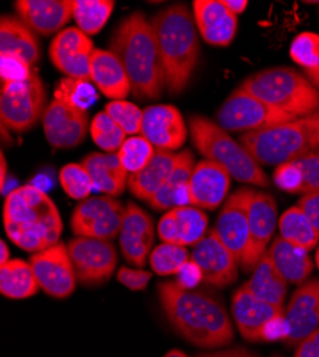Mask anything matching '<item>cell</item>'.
I'll return each instance as SVG.
<instances>
[{
  "label": "cell",
  "mask_w": 319,
  "mask_h": 357,
  "mask_svg": "<svg viewBox=\"0 0 319 357\" xmlns=\"http://www.w3.org/2000/svg\"><path fill=\"white\" fill-rule=\"evenodd\" d=\"M158 294L168 321L191 344L216 349L234 342V324L225 305L214 293L188 289L177 280H169L159 283Z\"/></svg>",
  "instance_id": "6da1fadb"
},
{
  "label": "cell",
  "mask_w": 319,
  "mask_h": 357,
  "mask_svg": "<svg viewBox=\"0 0 319 357\" xmlns=\"http://www.w3.org/2000/svg\"><path fill=\"white\" fill-rule=\"evenodd\" d=\"M110 52L122 62L136 98L162 96L166 86L165 69L151 20L139 12L124 19L110 39Z\"/></svg>",
  "instance_id": "7a4b0ae2"
},
{
  "label": "cell",
  "mask_w": 319,
  "mask_h": 357,
  "mask_svg": "<svg viewBox=\"0 0 319 357\" xmlns=\"http://www.w3.org/2000/svg\"><path fill=\"white\" fill-rule=\"evenodd\" d=\"M3 223L9 239L32 253L59 243L64 230L56 204L35 186H22L8 195Z\"/></svg>",
  "instance_id": "3957f363"
},
{
  "label": "cell",
  "mask_w": 319,
  "mask_h": 357,
  "mask_svg": "<svg viewBox=\"0 0 319 357\" xmlns=\"http://www.w3.org/2000/svg\"><path fill=\"white\" fill-rule=\"evenodd\" d=\"M170 95L182 93L199 62V38L195 19L185 5L165 8L151 19Z\"/></svg>",
  "instance_id": "277c9868"
},
{
  "label": "cell",
  "mask_w": 319,
  "mask_h": 357,
  "mask_svg": "<svg viewBox=\"0 0 319 357\" xmlns=\"http://www.w3.org/2000/svg\"><path fill=\"white\" fill-rule=\"evenodd\" d=\"M239 143L260 166L295 162L319 151V112L265 130L244 133Z\"/></svg>",
  "instance_id": "5b68a950"
},
{
  "label": "cell",
  "mask_w": 319,
  "mask_h": 357,
  "mask_svg": "<svg viewBox=\"0 0 319 357\" xmlns=\"http://www.w3.org/2000/svg\"><path fill=\"white\" fill-rule=\"evenodd\" d=\"M189 130L196 151L207 160L223 167L230 177L256 188L269 186V178L264 169L219 125L208 117L192 116Z\"/></svg>",
  "instance_id": "8992f818"
},
{
  "label": "cell",
  "mask_w": 319,
  "mask_h": 357,
  "mask_svg": "<svg viewBox=\"0 0 319 357\" xmlns=\"http://www.w3.org/2000/svg\"><path fill=\"white\" fill-rule=\"evenodd\" d=\"M239 87L295 117L319 112V91L304 73L292 68L278 66L259 70L242 80Z\"/></svg>",
  "instance_id": "52a82bcc"
},
{
  "label": "cell",
  "mask_w": 319,
  "mask_h": 357,
  "mask_svg": "<svg viewBox=\"0 0 319 357\" xmlns=\"http://www.w3.org/2000/svg\"><path fill=\"white\" fill-rule=\"evenodd\" d=\"M297 119L274 106L259 100L238 87L222 103L216 113L218 125L226 132L253 133Z\"/></svg>",
  "instance_id": "ba28073f"
},
{
  "label": "cell",
  "mask_w": 319,
  "mask_h": 357,
  "mask_svg": "<svg viewBox=\"0 0 319 357\" xmlns=\"http://www.w3.org/2000/svg\"><path fill=\"white\" fill-rule=\"evenodd\" d=\"M45 84L36 73L26 80L2 83L0 116L3 128L15 133L31 130L45 113Z\"/></svg>",
  "instance_id": "9c48e42d"
},
{
  "label": "cell",
  "mask_w": 319,
  "mask_h": 357,
  "mask_svg": "<svg viewBox=\"0 0 319 357\" xmlns=\"http://www.w3.org/2000/svg\"><path fill=\"white\" fill-rule=\"evenodd\" d=\"M126 207L112 196H91L82 200L71 218L77 237L112 241L121 233Z\"/></svg>",
  "instance_id": "30bf717a"
},
{
  "label": "cell",
  "mask_w": 319,
  "mask_h": 357,
  "mask_svg": "<svg viewBox=\"0 0 319 357\" xmlns=\"http://www.w3.org/2000/svg\"><path fill=\"white\" fill-rule=\"evenodd\" d=\"M76 280L84 286H98L109 280L118 264V252L110 241L76 237L68 243Z\"/></svg>",
  "instance_id": "8fae6325"
},
{
  "label": "cell",
  "mask_w": 319,
  "mask_h": 357,
  "mask_svg": "<svg viewBox=\"0 0 319 357\" xmlns=\"http://www.w3.org/2000/svg\"><path fill=\"white\" fill-rule=\"evenodd\" d=\"M256 190L251 188H242L232 193L216 219L214 230L216 231L221 242L239 261L246 252L249 241V211Z\"/></svg>",
  "instance_id": "7c38bea8"
},
{
  "label": "cell",
  "mask_w": 319,
  "mask_h": 357,
  "mask_svg": "<svg viewBox=\"0 0 319 357\" xmlns=\"http://www.w3.org/2000/svg\"><path fill=\"white\" fill-rule=\"evenodd\" d=\"M32 269L40 289L54 299H66L76 287V275L68 245L56 243L31 256Z\"/></svg>",
  "instance_id": "4fadbf2b"
},
{
  "label": "cell",
  "mask_w": 319,
  "mask_h": 357,
  "mask_svg": "<svg viewBox=\"0 0 319 357\" xmlns=\"http://www.w3.org/2000/svg\"><path fill=\"white\" fill-rule=\"evenodd\" d=\"M94 42L77 27H66L50 43L49 56L57 70L66 77L91 80Z\"/></svg>",
  "instance_id": "5bb4252c"
},
{
  "label": "cell",
  "mask_w": 319,
  "mask_h": 357,
  "mask_svg": "<svg viewBox=\"0 0 319 357\" xmlns=\"http://www.w3.org/2000/svg\"><path fill=\"white\" fill-rule=\"evenodd\" d=\"M278 223V204L275 199L265 192H256L249 211V241L246 252L241 260L245 273L252 272L259 260L268 252Z\"/></svg>",
  "instance_id": "9a60e30c"
},
{
  "label": "cell",
  "mask_w": 319,
  "mask_h": 357,
  "mask_svg": "<svg viewBox=\"0 0 319 357\" xmlns=\"http://www.w3.org/2000/svg\"><path fill=\"white\" fill-rule=\"evenodd\" d=\"M191 257L199 267L202 280L214 287H226L238 279L239 261L221 242L214 229L193 246Z\"/></svg>",
  "instance_id": "2e32d148"
},
{
  "label": "cell",
  "mask_w": 319,
  "mask_h": 357,
  "mask_svg": "<svg viewBox=\"0 0 319 357\" xmlns=\"http://www.w3.org/2000/svg\"><path fill=\"white\" fill-rule=\"evenodd\" d=\"M288 335L282 340L288 349L297 347L319 327V279L302 283L291 296L285 309Z\"/></svg>",
  "instance_id": "e0dca14e"
},
{
  "label": "cell",
  "mask_w": 319,
  "mask_h": 357,
  "mask_svg": "<svg viewBox=\"0 0 319 357\" xmlns=\"http://www.w3.org/2000/svg\"><path fill=\"white\" fill-rule=\"evenodd\" d=\"M89 129V119L84 110L68 102L53 98L43 113V130L53 147L71 149L83 142Z\"/></svg>",
  "instance_id": "ac0fdd59"
},
{
  "label": "cell",
  "mask_w": 319,
  "mask_h": 357,
  "mask_svg": "<svg viewBox=\"0 0 319 357\" xmlns=\"http://www.w3.org/2000/svg\"><path fill=\"white\" fill-rule=\"evenodd\" d=\"M285 314V307L272 306L255 297L246 284H242L232 296V316L239 335L248 342L265 340L267 327Z\"/></svg>",
  "instance_id": "d6986e66"
},
{
  "label": "cell",
  "mask_w": 319,
  "mask_h": 357,
  "mask_svg": "<svg viewBox=\"0 0 319 357\" xmlns=\"http://www.w3.org/2000/svg\"><path fill=\"white\" fill-rule=\"evenodd\" d=\"M140 135L155 149L173 152L184 146L188 129L181 112L175 106L156 105L143 110Z\"/></svg>",
  "instance_id": "ffe728a7"
},
{
  "label": "cell",
  "mask_w": 319,
  "mask_h": 357,
  "mask_svg": "<svg viewBox=\"0 0 319 357\" xmlns=\"http://www.w3.org/2000/svg\"><path fill=\"white\" fill-rule=\"evenodd\" d=\"M119 234L125 259L136 267H143L155 242V226L151 215L135 203H128Z\"/></svg>",
  "instance_id": "44dd1931"
},
{
  "label": "cell",
  "mask_w": 319,
  "mask_h": 357,
  "mask_svg": "<svg viewBox=\"0 0 319 357\" xmlns=\"http://www.w3.org/2000/svg\"><path fill=\"white\" fill-rule=\"evenodd\" d=\"M208 216L195 206H181L168 211L158 225V233L163 243L178 246H195L207 236Z\"/></svg>",
  "instance_id": "7402d4cb"
},
{
  "label": "cell",
  "mask_w": 319,
  "mask_h": 357,
  "mask_svg": "<svg viewBox=\"0 0 319 357\" xmlns=\"http://www.w3.org/2000/svg\"><path fill=\"white\" fill-rule=\"evenodd\" d=\"M193 19L204 40L212 46H228L235 39L238 17L230 13L222 0H195Z\"/></svg>",
  "instance_id": "603a6c76"
},
{
  "label": "cell",
  "mask_w": 319,
  "mask_h": 357,
  "mask_svg": "<svg viewBox=\"0 0 319 357\" xmlns=\"http://www.w3.org/2000/svg\"><path fill=\"white\" fill-rule=\"evenodd\" d=\"M230 186V174L219 165L211 160L196 163L191 182L189 197L191 206L205 211H215L222 204Z\"/></svg>",
  "instance_id": "cb8c5ba5"
},
{
  "label": "cell",
  "mask_w": 319,
  "mask_h": 357,
  "mask_svg": "<svg viewBox=\"0 0 319 357\" xmlns=\"http://www.w3.org/2000/svg\"><path fill=\"white\" fill-rule=\"evenodd\" d=\"M15 8L20 20L43 36L59 32L73 17L72 0H19Z\"/></svg>",
  "instance_id": "d4e9b609"
},
{
  "label": "cell",
  "mask_w": 319,
  "mask_h": 357,
  "mask_svg": "<svg viewBox=\"0 0 319 357\" xmlns=\"http://www.w3.org/2000/svg\"><path fill=\"white\" fill-rule=\"evenodd\" d=\"M91 80L103 96L112 100H124L132 92L122 62L110 50L95 49L91 61Z\"/></svg>",
  "instance_id": "484cf974"
},
{
  "label": "cell",
  "mask_w": 319,
  "mask_h": 357,
  "mask_svg": "<svg viewBox=\"0 0 319 357\" xmlns=\"http://www.w3.org/2000/svg\"><path fill=\"white\" fill-rule=\"evenodd\" d=\"M195 156L189 151L178 153L177 165L158 193L148 202L156 211H172L175 207L189 206V182L195 169Z\"/></svg>",
  "instance_id": "4316f807"
},
{
  "label": "cell",
  "mask_w": 319,
  "mask_h": 357,
  "mask_svg": "<svg viewBox=\"0 0 319 357\" xmlns=\"http://www.w3.org/2000/svg\"><path fill=\"white\" fill-rule=\"evenodd\" d=\"M94 181V190L116 197L124 193L129 173L121 163L118 153H91L82 160Z\"/></svg>",
  "instance_id": "83f0119b"
},
{
  "label": "cell",
  "mask_w": 319,
  "mask_h": 357,
  "mask_svg": "<svg viewBox=\"0 0 319 357\" xmlns=\"http://www.w3.org/2000/svg\"><path fill=\"white\" fill-rule=\"evenodd\" d=\"M177 159L178 153L156 149L154 158L147 166L133 174H129L128 188L131 193L140 200L149 202L168 181L177 165Z\"/></svg>",
  "instance_id": "f1b7e54d"
},
{
  "label": "cell",
  "mask_w": 319,
  "mask_h": 357,
  "mask_svg": "<svg viewBox=\"0 0 319 357\" xmlns=\"http://www.w3.org/2000/svg\"><path fill=\"white\" fill-rule=\"evenodd\" d=\"M268 255L282 278L291 284L305 283L313 271V261L309 253L288 243L281 236L275 237Z\"/></svg>",
  "instance_id": "f546056e"
},
{
  "label": "cell",
  "mask_w": 319,
  "mask_h": 357,
  "mask_svg": "<svg viewBox=\"0 0 319 357\" xmlns=\"http://www.w3.org/2000/svg\"><path fill=\"white\" fill-rule=\"evenodd\" d=\"M249 291L259 301L272 306L283 307L288 294V282L278 272L268 252L252 271L251 279L245 283Z\"/></svg>",
  "instance_id": "4dcf8cb0"
},
{
  "label": "cell",
  "mask_w": 319,
  "mask_h": 357,
  "mask_svg": "<svg viewBox=\"0 0 319 357\" xmlns=\"http://www.w3.org/2000/svg\"><path fill=\"white\" fill-rule=\"evenodd\" d=\"M0 49L2 54H16L29 63L35 65L39 57V43L31 27L13 16H2L0 22Z\"/></svg>",
  "instance_id": "1f68e13d"
},
{
  "label": "cell",
  "mask_w": 319,
  "mask_h": 357,
  "mask_svg": "<svg viewBox=\"0 0 319 357\" xmlns=\"http://www.w3.org/2000/svg\"><path fill=\"white\" fill-rule=\"evenodd\" d=\"M40 286L31 263L22 259H10L0 266V291L8 299L23 301L35 296Z\"/></svg>",
  "instance_id": "d6a6232c"
},
{
  "label": "cell",
  "mask_w": 319,
  "mask_h": 357,
  "mask_svg": "<svg viewBox=\"0 0 319 357\" xmlns=\"http://www.w3.org/2000/svg\"><path fill=\"white\" fill-rule=\"evenodd\" d=\"M279 236L288 243L301 248L306 252L316 248L319 242V233L308 220L305 213L298 206L289 207L278 220Z\"/></svg>",
  "instance_id": "836d02e7"
},
{
  "label": "cell",
  "mask_w": 319,
  "mask_h": 357,
  "mask_svg": "<svg viewBox=\"0 0 319 357\" xmlns=\"http://www.w3.org/2000/svg\"><path fill=\"white\" fill-rule=\"evenodd\" d=\"M72 3L77 29L88 36L102 31L114 8L113 0H72Z\"/></svg>",
  "instance_id": "e575fe53"
},
{
  "label": "cell",
  "mask_w": 319,
  "mask_h": 357,
  "mask_svg": "<svg viewBox=\"0 0 319 357\" xmlns=\"http://www.w3.org/2000/svg\"><path fill=\"white\" fill-rule=\"evenodd\" d=\"M89 130L95 144L106 153H118L126 140V133L105 110L92 119Z\"/></svg>",
  "instance_id": "d590c367"
},
{
  "label": "cell",
  "mask_w": 319,
  "mask_h": 357,
  "mask_svg": "<svg viewBox=\"0 0 319 357\" xmlns=\"http://www.w3.org/2000/svg\"><path fill=\"white\" fill-rule=\"evenodd\" d=\"M191 261V255L184 246L162 243L158 245L151 256L149 263L158 276L178 275L186 263Z\"/></svg>",
  "instance_id": "8d00e7d4"
},
{
  "label": "cell",
  "mask_w": 319,
  "mask_h": 357,
  "mask_svg": "<svg viewBox=\"0 0 319 357\" xmlns=\"http://www.w3.org/2000/svg\"><path fill=\"white\" fill-rule=\"evenodd\" d=\"M92 83V80L65 77L57 83L54 89V98L62 99L69 105L86 112L98 102V92Z\"/></svg>",
  "instance_id": "74e56055"
},
{
  "label": "cell",
  "mask_w": 319,
  "mask_h": 357,
  "mask_svg": "<svg viewBox=\"0 0 319 357\" xmlns=\"http://www.w3.org/2000/svg\"><path fill=\"white\" fill-rule=\"evenodd\" d=\"M155 152L156 149L152 146V143L140 135L126 139L122 147L119 149L118 156L126 172L129 174H133L142 170L151 162Z\"/></svg>",
  "instance_id": "f35d334b"
},
{
  "label": "cell",
  "mask_w": 319,
  "mask_h": 357,
  "mask_svg": "<svg viewBox=\"0 0 319 357\" xmlns=\"http://www.w3.org/2000/svg\"><path fill=\"white\" fill-rule=\"evenodd\" d=\"M59 181L64 192L75 200L82 202L91 197V193L94 192L92 176L82 163H69L64 166Z\"/></svg>",
  "instance_id": "ab89813d"
},
{
  "label": "cell",
  "mask_w": 319,
  "mask_h": 357,
  "mask_svg": "<svg viewBox=\"0 0 319 357\" xmlns=\"http://www.w3.org/2000/svg\"><path fill=\"white\" fill-rule=\"evenodd\" d=\"M105 112L119 125L126 135L140 133L143 110L126 100H112L105 106Z\"/></svg>",
  "instance_id": "60d3db41"
},
{
  "label": "cell",
  "mask_w": 319,
  "mask_h": 357,
  "mask_svg": "<svg viewBox=\"0 0 319 357\" xmlns=\"http://www.w3.org/2000/svg\"><path fill=\"white\" fill-rule=\"evenodd\" d=\"M292 61L306 70H313L319 66V35L304 32L298 35L291 45Z\"/></svg>",
  "instance_id": "b9f144b4"
},
{
  "label": "cell",
  "mask_w": 319,
  "mask_h": 357,
  "mask_svg": "<svg viewBox=\"0 0 319 357\" xmlns=\"http://www.w3.org/2000/svg\"><path fill=\"white\" fill-rule=\"evenodd\" d=\"M302 181V170L297 162L283 163L275 167L274 183L283 192L301 193Z\"/></svg>",
  "instance_id": "7bdbcfd3"
},
{
  "label": "cell",
  "mask_w": 319,
  "mask_h": 357,
  "mask_svg": "<svg viewBox=\"0 0 319 357\" xmlns=\"http://www.w3.org/2000/svg\"><path fill=\"white\" fill-rule=\"evenodd\" d=\"M295 162L302 170V196L319 192V151L309 153Z\"/></svg>",
  "instance_id": "ee69618b"
},
{
  "label": "cell",
  "mask_w": 319,
  "mask_h": 357,
  "mask_svg": "<svg viewBox=\"0 0 319 357\" xmlns=\"http://www.w3.org/2000/svg\"><path fill=\"white\" fill-rule=\"evenodd\" d=\"M32 76L31 65L16 54H2V83L20 82Z\"/></svg>",
  "instance_id": "f6af8a7d"
},
{
  "label": "cell",
  "mask_w": 319,
  "mask_h": 357,
  "mask_svg": "<svg viewBox=\"0 0 319 357\" xmlns=\"http://www.w3.org/2000/svg\"><path fill=\"white\" fill-rule=\"evenodd\" d=\"M151 279L152 273L142 269H132V267H121L118 272V282L132 291L147 289Z\"/></svg>",
  "instance_id": "bcb514c9"
},
{
  "label": "cell",
  "mask_w": 319,
  "mask_h": 357,
  "mask_svg": "<svg viewBox=\"0 0 319 357\" xmlns=\"http://www.w3.org/2000/svg\"><path fill=\"white\" fill-rule=\"evenodd\" d=\"M298 207L319 233V192L304 195L298 202Z\"/></svg>",
  "instance_id": "7dc6e473"
},
{
  "label": "cell",
  "mask_w": 319,
  "mask_h": 357,
  "mask_svg": "<svg viewBox=\"0 0 319 357\" xmlns=\"http://www.w3.org/2000/svg\"><path fill=\"white\" fill-rule=\"evenodd\" d=\"M294 357H319V327L297 346Z\"/></svg>",
  "instance_id": "c3c4849f"
},
{
  "label": "cell",
  "mask_w": 319,
  "mask_h": 357,
  "mask_svg": "<svg viewBox=\"0 0 319 357\" xmlns=\"http://www.w3.org/2000/svg\"><path fill=\"white\" fill-rule=\"evenodd\" d=\"M196 357H260V356L252 350H248L246 347H232L226 350H218L214 353L198 354Z\"/></svg>",
  "instance_id": "681fc988"
},
{
  "label": "cell",
  "mask_w": 319,
  "mask_h": 357,
  "mask_svg": "<svg viewBox=\"0 0 319 357\" xmlns=\"http://www.w3.org/2000/svg\"><path fill=\"white\" fill-rule=\"evenodd\" d=\"M222 2H223V5L226 6V9H228L230 13H234L235 16L244 13L245 9H246V6H248L246 0H222Z\"/></svg>",
  "instance_id": "f907efd6"
},
{
  "label": "cell",
  "mask_w": 319,
  "mask_h": 357,
  "mask_svg": "<svg viewBox=\"0 0 319 357\" xmlns=\"http://www.w3.org/2000/svg\"><path fill=\"white\" fill-rule=\"evenodd\" d=\"M305 76L311 80V83L319 91V66L316 69H313V70H306Z\"/></svg>",
  "instance_id": "816d5d0a"
},
{
  "label": "cell",
  "mask_w": 319,
  "mask_h": 357,
  "mask_svg": "<svg viewBox=\"0 0 319 357\" xmlns=\"http://www.w3.org/2000/svg\"><path fill=\"white\" fill-rule=\"evenodd\" d=\"M0 250H2V261H0V266H3V264H6L10 260V257H9L10 252H9V248H8L5 241L0 242Z\"/></svg>",
  "instance_id": "f5cc1de1"
},
{
  "label": "cell",
  "mask_w": 319,
  "mask_h": 357,
  "mask_svg": "<svg viewBox=\"0 0 319 357\" xmlns=\"http://www.w3.org/2000/svg\"><path fill=\"white\" fill-rule=\"evenodd\" d=\"M0 160H2V182H0V186H2V190H3L5 189V183H6V169H8L6 158H5L3 153L0 155Z\"/></svg>",
  "instance_id": "db71d44e"
},
{
  "label": "cell",
  "mask_w": 319,
  "mask_h": 357,
  "mask_svg": "<svg viewBox=\"0 0 319 357\" xmlns=\"http://www.w3.org/2000/svg\"><path fill=\"white\" fill-rule=\"evenodd\" d=\"M163 357H188V356H186L184 351L178 350V349H173V350L168 351Z\"/></svg>",
  "instance_id": "11a10c76"
},
{
  "label": "cell",
  "mask_w": 319,
  "mask_h": 357,
  "mask_svg": "<svg viewBox=\"0 0 319 357\" xmlns=\"http://www.w3.org/2000/svg\"><path fill=\"white\" fill-rule=\"evenodd\" d=\"M315 263H316L318 269H319V248L316 249V253H315Z\"/></svg>",
  "instance_id": "9f6ffc18"
},
{
  "label": "cell",
  "mask_w": 319,
  "mask_h": 357,
  "mask_svg": "<svg viewBox=\"0 0 319 357\" xmlns=\"http://www.w3.org/2000/svg\"><path fill=\"white\" fill-rule=\"evenodd\" d=\"M271 357H282V356H279V354H272Z\"/></svg>",
  "instance_id": "6f0895ef"
}]
</instances>
